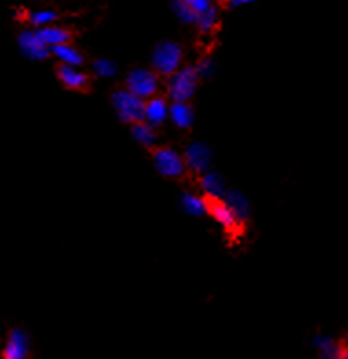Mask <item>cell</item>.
Segmentation results:
<instances>
[{
	"mask_svg": "<svg viewBox=\"0 0 348 359\" xmlns=\"http://www.w3.org/2000/svg\"><path fill=\"white\" fill-rule=\"evenodd\" d=\"M112 104L119 119L125 123H138L145 119V100L132 94L130 90H118L112 95Z\"/></svg>",
	"mask_w": 348,
	"mask_h": 359,
	"instance_id": "cell-1",
	"label": "cell"
},
{
	"mask_svg": "<svg viewBox=\"0 0 348 359\" xmlns=\"http://www.w3.org/2000/svg\"><path fill=\"white\" fill-rule=\"evenodd\" d=\"M196 68L193 67H180L174 72L169 81V95L173 101H189L196 92L198 85Z\"/></svg>",
	"mask_w": 348,
	"mask_h": 359,
	"instance_id": "cell-2",
	"label": "cell"
},
{
	"mask_svg": "<svg viewBox=\"0 0 348 359\" xmlns=\"http://www.w3.org/2000/svg\"><path fill=\"white\" fill-rule=\"evenodd\" d=\"M152 67L161 76H173L182 67V48L170 41L160 43L152 53Z\"/></svg>",
	"mask_w": 348,
	"mask_h": 359,
	"instance_id": "cell-3",
	"label": "cell"
},
{
	"mask_svg": "<svg viewBox=\"0 0 348 359\" xmlns=\"http://www.w3.org/2000/svg\"><path fill=\"white\" fill-rule=\"evenodd\" d=\"M127 90L136 94L142 100H149L158 92V76L154 72L145 70V68H136L132 70L127 77Z\"/></svg>",
	"mask_w": 348,
	"mask_h": 359,
	"instance_id": "cell-4",
	"label": "cell"
},
{
	"mask_svg": "<svg viewBox=\"0 0 348 359\" xmlns=\"http://www.w3.org/2000/svg\"><path fill=\"white\" fill-rule=\"evenodd\" d=\"M154 165L158 172L165 178H178L187 169L184 156H180L178 152L169 149V147L158 149L154 152Z\"/></svg>",
	"mask_w": 348,
	"mask_h": 359,
	"instance_id": "cell-5",
	"label": "cell"
},
{
	"mask_svg": "<svg viewBox=\"0 0 348 359\" xmlns=\"http://www.w3.org/2000/svg\"><path fill=\"white\" fill-rule=\"evenodd\" d=\"M19 48L20 52L28 59H32V61H43V59H46L52 53V50L44 44L43 39L39 37L37 29L35 32H32V29L22 32L19 35Z\"/></svg>",
	"mask_w": 348,
	"mask_h": 359,
	"instance_id": "cell-6",
	"label": "cell"
},
{
	"mask_svg": "<svg viewBox=\"0 0 348 359\" xmlns=\"http://www.w3.org/2000/svg\"><path fill=\"white\" fill-rule=\"evenodd\" d=\"M185 165L194 172H206L211 165V151L209 147L200 142H194L185 149Z\"/></svg>",
	"mask_w": 348,
	"mask_h": 359,
	"instance_id": "cell-7",
	"label": "cell"
},
{
	"mask_svg": "<svg viewBox=\"0 0 348 359\" xmlns=\"http://www.w3.org/2000/svg\"><path fill=\"white\" fill-rule=\"evenodd\" d=\"M169 119V104L163 97H149L145 101V119L147 123H151L152 127H160L161 123H165Z\"/></svg>",
	"mask_w": 348,
	"mask_h": 359,
	"instance_id": "cell-8",
	"label": "cell"
},
{
	"mask_svg": "<svg viewBox=\"0 0 348 359\" xmlns=\"http://www.w3.org/2000/svg\"><path fill=\"white\" fill-rule=\"evenodd\" d=\"M29 352V341L28 336L24 334L22 330H13L8 337V343H6L4 355L8 359H24Z\"/></svg>",
	"mask_w": 348,
	"mask_h": 359,
	"instance_id": "cell-9",
	"label": "cell"
},
{
	"mask_svg": "<svg viewBox=\"0 0 348 359\" xmlns=\"http://www.w3.org/2000/svg\"><path fill=\"white\" fill-rule=\"evenodd\" d=\"M209 213L213 215V218L220 224L222 227H226V229H235L236 224L240 222L239 217L235 215V211L227 205L226 200L217 198V202H213L209 205Z\"/></svg>",
	"mask_w": 348,
	"mask_h": 359,
	"instance_id": "cell-10",
	"label": "cell"
},
{
	"mask_svg": "<svg viewBox=\"0 0 348 359\" xmlns=\"http://www.w3.org/2000/svg\"><path fill=\"white\" fill-rule=\"evenodd\" d=\"M169 119L178 128H189L194 119L193 109L187 101H173V104H169Z\"/></svg>",
	"mask_w": 348,
	"mask_h": 359,
	"instance_id": "cell-11",
	"label": "cell"
},
{
	"mask_svg": "<svg viewBox=\"0 0 348 359\" xmlns=\"http://www.w3.org/2000/svg\"><path fill=\"white\" fill-rule=\"evenodd\" d=\"M57 76H59L62 85L68 86V88L72 90L85 88L86 83H88L85 74H83L77 67H70V65H61L59 70H57Z\"/></svg>",
	"mask_w": 348,
	"mask_h": 359,
	"instance_id": "cell-12",
	"label": "cell"
},
{
	"mask_svg": "<svg viewBox=\"0 0 348 359\" xmlns=\"http://www.w3.org/2000/svg\"><path fill=\"white\" fill-rule=\"evenodd\" d=\"M39 37L43 39L44 44H46L50 50L57 44H65L70 41V32L65 28H59V26H52V24H48V26H43V28L37 29Z\"/></svg>",
	"mask_w": 348,
	"mask_h": 359,
	"instance_id": "cell-13",
	"label": "cell"
},
{
	"mask_svg": "<svg viewBox=\"0 0 348 359\" xmlns=\"http://www.w3.org/2000/svg\"><path fill=\"white\" fill-rule=\"evenodd\" d=\"M202 187L206 191V194H209L211 198H224L226 196V187H224V182H222V176L218 172H211V170H206L202 176Z\"/></svg>",
	"mask_w": 348,
	"mask_h": 359,
	"instance_id": "cell-14",
	"label": "cell"
},
{
	"mask_svg": "<svg viewBox=\"0 0 348 359\" xmlns=\"http://www.w3.org/2000/svg\"><path fill=\"white\" fill-rule=\"evenodd\" d=\"M52 53L62 62V65H70V67H81V65H83V55H81L79 50L70 46L68 43L53 46Z\"/></svg>",
	"mask_w": 348,
	"mask_h": 359,
	"instance_id": "cell-15",
	"label": "cell"
},
{
	"mask_svg": "<svg viewBox=\"0 0 348 359\" xmlns=\"http://www.w3.org/2000/svg\"><path fill=\"white\" fill-rule=\"evenodd\" d=\"M182 208L191 217H203L206 213H209V203L193 193H185L182 196Z\"/></svg>",
	"mask_w": 348,
	"mask_h": 359,
	"instance_id": "cell-16",
	"label": "cell"
},
{
	"mask_svg": "<svg viewBox=\"0 0 348 359\" xmlns=\"http://www.w3.org/2000/svg\"><path fill=\"white\" fill-rule=\"evenodd\" d=\"M224 200H226L227 205L235 211L239 220H244V218L250 215V202H248V198H246L240 191H229V193H226Z\"/></svg>",
	"mask_w": 348,
	"mask_h": 359,
	"instance_id": "cell-17",
	"label": "cell"
},
{
	"mask_svg": "<svg viewBox=\"0 0 348 359\" xmlns=\"http://www.w3.org/2000/svg\"><path fill=\"white\" fill-rule=\"evenodd\" d=\"M132 137L136 140L140 145L143 147H151L156 143V133L154 127L151 123H147V121H138L132 127Z\"/></svg>",
	"mask_w": 348,
	"mask_h": 359,
	"instance_id": "cell-18",
	"label": "cell"
},
{
	"mask_svg": "<svg viewBox=\"0 0 348 359\" xmlns=\"http://www.w3.org/2000/svg\"><path fill=\"white\" fill-rule=\"evenodd\" d=\"M218 22V13H217V8L215 6H211L209 10L202 11V13L196 15V26L200 32H203V34H207V32H211V29H215V26H217Z\"/></svg>",
	"mask_w": 348,
	"mask_h": 359,
	"instance_id": "cell-19",
	"label": "cell"
},
{
	"mask_svg": "<svg viewBox=\"0 0 348 359\" xmlns=\"http://www.w3.org/2000/svg\"><path fill=\"white\" fill-rule=\"evenodd\" d=\"M55 19H57V13L52 10L33 11V13L29 15V22H32L35 28H43V26H48V24H52Z\"/></svg>",
	"mask_w": 348,
	"mask_h": 359,
	"instance_id": "cell-20",
	"label": "cell"
},
{
	"mask_svg": "<svg viewBox=\"0 0 348 359\" xmlns=\"http://www.w3.org/2000/svg\"><path fill=\"white\" fill-rule=\"evenodd\" d=\"M92 68H94V74L99 77H112L116 76V65H114L112 61H109V59H98V61L92 65Z\"/></svg>",
	"mask_w": 348,
	"mask_h": 359,
	"instance_id": "cell-21",
	"label": "cell"
},
{
	"mask_svg": "<svg viewBox=\"0 0 348 359\" xmlns=\"http://www.w3.org/2000/svg\"><path fill=\"white\" fill-rule=\"evenodd\" d=\"M174 13L178 15V19L184 20V22H187V24L196 22V13L191 10V6L184 4V2H180V0H176V2H174Z\"/></svg>",
	"mask_w": 348,
	"mask_h": 359,
	"instance_id": "cell-22",
	"label": "cell"
},
{
	"mask_svg": "<svg viewBox=\"0 0 348 359\" xmlns=\"http://www.w3.org/2000/svg\"><path fill=\"white\" fill-rule=\"evenodd\" d=\"M316 345L319 346L321 354L323 355H328V358H334V355H339V352L341 350H337V346L332 343L330 339H325V337H319V339L316 341Z\"/></svg>",
	"mask_w": 348,
	"mask_h": 359,
	"instance_id": "cell-23",
	"label": "cell"
},
{
	"mask_svg": "<svg viewBox=\"0 0 348 359\" xmlns=\"http://www.w3.org/2000/svg\"><path fill=\"white\" fill-rule=\"evenodd\" d=\"M196 72H198V76H200V77H202V76L209 77V76H213V72H215V65H213L211 59H203V61L198 65Z\"/></svg>",
	"mask_w": 348,
	"mask_h": 359,
	"instance_id": "cell-24",
	"label": "cell"
},
{
	"mask_svg": "<svg viewBox=\"0 0 348 359\" xmlns=\"http://www.w3.org/2000/svg\"><path fill=\"white\" fill-rule=\"evenodd\" d=\"M187 6H191V10L194 11V13H202V11H206V10H209V8H211L213 6V2L211 0H193V2H191V4H187Z\"/></svg>",
	"mask_w": 348,
	"mask_h": 359,
	"instance_id": "cell-25",
	"label": "cell"
},
{
	"mask_svg": "<svg viewBox=\"0 0 348 359\" xmlns=\"http://www.w3.org/2000/svg\"><path fill=\"white\" fill-rule=\"evenodd\" d=\"M255 2V0H229L231 8H242V6H248Z\"/></svg>",
	"mask_w": 348,
	"mask_h": 359,
	"instance_id": "cell-26",
	"label": "cell"
},
{
	"mask_svg": "<svg viewBox=\"0 0 348 359\" xmlns=\"http://www.w3.org/2000/svg\"><path fill=\"white\" fill-rule=\"evenodd\" d=\"M339 355H341V358H347L348 359V346L344 350H341V352H339Z\"/></svg>",
	"mask_w": 348,
	"mask_h": 359,
	"instance_id": "cell-27",
	"label": "cell"
},
{
	"mask_svg": "<svg viewBox=\"0 0 348 359\" xmlns=\"http://www.w3.org/2000/svg\"><path fill=\"white\" fill-rule=\"evenodd\" d=\"M180 2H184V4H191L193 0H180Z\"/></svg>",
	"mask_w": 348,
	"mask_h": 359,
	"instance_id": "cell-28",
	"label": "cell"
},
{
	"mask_svg": "<svg viewBox=\"0 0 348 359\" xmlns=\"http://www.w3.org/2000/svg\"><path fill=\"white\" fill-rule=\"evenodd\" d=\"M0 355H2V354H0Z\"/></svg>",
	"mask_w": 348,
	"mask_h": 359,
	"instance_id": "cell-29",
	"label": "cell"
}]
</instances>
